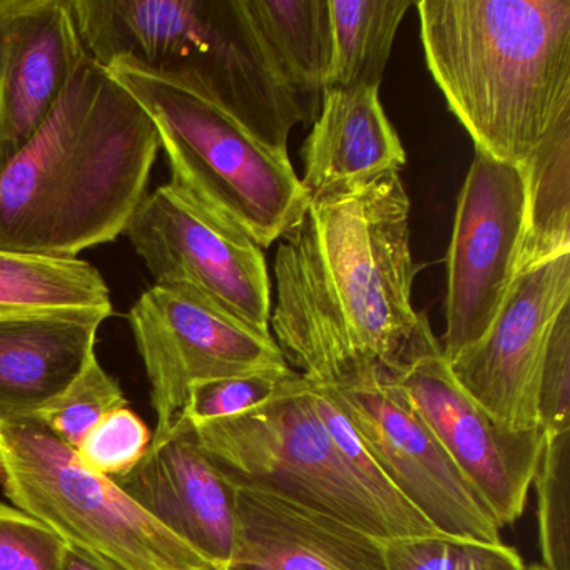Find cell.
<instances>
[{"label":"cell","mask_w":570,"mask_h":570,"mask_svg":"<svg viewBox=\"0 0 570 570\" xmlns=\"http://www.w3.org/2000/svg\"><path fill=\"white\" fill-rule=\"evenodd\" d=\"M159 149L142 106L86 55L0 171V249L71 259L115 242L148 196Z\"/></svg>","instance_id":"cell-1"},{"label":"cell","mask_w":570,"mask_h":570,"mask_svg":"<svg viewBox=\"0 0 570 570\" xmlns=\"http://www.w3.org/2000/svg\"><path fill=\"white\" fill-rule=\"evenodd\" d=\"M426 66L475 151L522 166L570 121V0H420Z\"/></svg>","instance_id":"cell-2"},{"label":"cell","mask_w":570,"mask_h":570,"mask_svg":"<svg viewBox=\"0 0 570 570\" xmlns=\"http://www.w3.org/2000/svg\"><path fill=\"white\" fill-rule=\"evenodd\" d=\"M410 203L396 173L309 202L286 246L362 358L399 376L439 345L413 308L422 272L410 246Z\"/></svg>","instance_id":"cell-3"},{"label":"cell","mask_w":570,"mask_h":570,"mask_svg":"<svg viewBox=\"0 0 570 570\" xmlns=\"http://www.w3.org/2000/svg\"><path fill=\"white\" fill-rule=\"evenodd\" d=\"M109 75L151 118L171 185L216 218L269 248L298 226L309 198L288 153L243 125L196 76L116 59Z\"/></svg>","instance_id":"cell-4"},{"label":"cell","mask_w":570,"mask_h":570,"mask_svg":"<svg viewBox=\"0 0 570 570\" xmlns=\"http://www.w3.org/2000/svg\"><path fill=\"white\" fill-rule=\"evenodd\" d=\"M193 430L235 489L273 493L382 542L443 535L386 480L366 475L336 446L316 412L312 382L295 370L262 405Z\"/></svg>","instance_id":"cell-5"},{"label":"cell","mask_w":570,"mask_h":570,"mask_svg":"<svg viewBox=\"0 0 570 570\" xmlns=\"http://www.w3.org/2000/svg\"><path fill=\"white\" fill-rule=\"evenodd\" d=\"M0 487L12 507L108 569L226 570L32 419L0 422Z\"/></svg>","instance_id":"cell-6"},{"label":"cell","mask_w":570,"mask_h":570,"mask_svg":"<svg viewBox=\"0 0 570 570\" xmlns=\"http://www.w3.org/2000/svg\"><path fill=\"white\" fill-rule=\"evenodd\" d=\"M325 386L390 485L439 532L502 542V527L390 373L370 365Z\"/></svg>","instance_id":"cell-7"},{"label":"cell","mask_w":570,"mask_h":570,"mask_svg":"<svg viewBox=\"0 0 570 570\" xmlns=\"http://www.w3.org/2000/svg\"><path fill=\"white\" fill-rule=\"evenodd\" d=\"M125 235L155 285L193 293L256 332L272 333L263 248L171 183L142 199Z\"/></svg>","instance_id":"cell-8"},{"label":"cell","mask_w":570,"mask_h":570,"mask_svg":"<svg viewBox=\"0 0 570 570\" xmlns=\"http://www.w3.org/2000/svg\"><path fill=\"white\" fill-rule=\"evenodd\" d=\"M523 225L522 166L475 151L446 252L445 333L439 340L446 362L475 345L499 315L517 273Z\"/></svg>","instance_id":"cell-9"},{"label":"cell","mask_w":570,"mask_h":570,"mask_svg":"<svg viewBox=\"0 0 570 570\" xmlns=\"http://www.w3.org/2000/svg\"><path fill=\"white\" fill-rule=\"evenodd\" d=\"M128 322L151 383L153 436L175 425L198 383L288 366L272 333L183 289L153 285L129 309Z\"/></svg>","instance_id":"cell-10"},{"label":"cell","mask_w":570,"mask_h":570,"mask_svg":"<svg viewBox=\"0 0 570 570\" xmlns=\"http://www.w3.org/2000/svg\"><path fill=\"white\" fill-rule=\"evenodd\" d=\"M393 379L499 525L519 520L539 465L542 432L509 429L493 419L456 382L440 343Z\"/></svg>","instance_id":"cell-11"},{"label":"cell","mask_w":570,"mask_h":570,"mask_svg":"<svg viewBox=\"0 0 570 570\" xmlns=\"http://www.w3.org/2000/svg\"><path fill=\"white\" fill-rule=\"evenodd\" d=\"M570 306V253L517 272L485 335L456 356V382L493 419L513 430H540V370L560 313Z\"/></svg>","instance_id":"cell-12"},{"label":"cell","mask_w":570,"mask_h":570,"mask_svg":"<svg viewBox=\"0 0 570 570\" xmlns=\"http://www.w3.org/2000/svg\"><path fill=\"white\" fill-rule=\"evenodd\" d=\"M116 483L156 522L229 570L238 547L236 489L209 462L188 420L179 416L153 436L141 462Z\"/></svg>","instance_id":"cell-13"},{"label":"cell","mask_w":570,"mask_h":570,"mask_svg":"<svg viewBox=\"0 0 570 570\" xmlns=\"http://www.w3.org/2000/svg\"><path fill=\"white\" fill-rule=\"evenodd\" d=\"M85 56L71 0H0V171L51 115Z\"/></svg>","instance_id":"cell-14"},{"label":"cell","mask_w":570,"mask_h":570,"mask_svg":"<svg viewBox=\"0 0 570 570\" xmlns=\"http://www.w3.org/2000/svg\"><path fill=\"white\" fill-rule=\"evenodd\" d=\"M236 519L229 570H389L382 540L273 493L236 489Z\"/></svg>","instance_id":"cell-15"},{"label":"cell","mask_w":570,"mask_h":570,"mask_svg":"<svg viewBox=\"0 0 570 570\" xmlns=\"http://www.w3.org/2000/svg\"><path fill=\"white\" fill-rule=\"evenodd\" d=\"M112 312L58 309L0 318V422L29 419L68 389L96 355Z\"/></svg>","instance_id":"cell-16"},{"label":"cell","mask_w":570,"mask_h":570,"mask_svg":"<svg viewBox=\"0 0 570 570\" xmlns=\"http://www.w3.org/2000/svg\"><path fill=\"white\" fill-rule=\"evenodd\" d=\"M380 88L325 89L322 111L302 148V185L312 199L400 175L405 149L390 122Z\"/></svg>","instance_id":"cell-17"},{"label":"cell","mask_w":570,"mask_h":570,"mask_svg":"<svg viewBox=\"0 0 570 570\" xmlns=\"http://www.w3.org/2000/svg\"><path fill=\"white\" fill-rule=\"evenodd\" d=\"M269 59L299 96L325 91L332 61L328 0H245Z\"/></svg>","instance_id":"cell-18"},{"label":"cell","mask_w":570,"mask_h":570,"mask_svg":"<svg viewBox=\"0 0 570 570\" xmlns=\"http://www.w3.org/2000/svg\"><path fill=\"white\" fill-rule=\"evenodd\" d=\"M58 309L112 312L98 268L79 258H45L0 249V318Z\"/></svg>","instance_id":"cell-19"},{"label":"cell","mask_w":570,"mask_h":570,"mask_svg":"<svg viewBox=\"0 0 570 570\" xmlns=\"http://www.w3.org/2000/svg\"><path fill=\"white\" fill-rule=\"evenodd\" d=\"M410 0H328L332 61L325 89L380 88Z\"/></svg>","instance_id":"cell-20"},{"label":"cell","mask_w":570,"mask_h":570,"mask_svg":"<svg viewBox=\"0 0 570 570\" xmlns=\"http://www.w3.org/2000/svg\"><path fill=\"white\" fill-rule=\"evenodd\" d=\"M525 225L517 272L570 253V121L522 165Z\"/></svg>","instance_id":"cell-21"},{"label":"cell","mask_w":570,"mask_h":570,"mask_svg":"<svg viewBox=\"0 0 570 570\" xmlns=\"http://www.w3.org/2000/svg\"><path fill=\"white\" fill-rule=\"evenodd\" d=\"M542 435V452L532 482L542 567L570 570V430Z\"/></svg>","instance_id":"cell-22"},{"label":"cell","mask_w":570,"mask_h":570,"mask_svg":"<svg viewBox=\"0 0 570 570\" xmlns=\"http://www.w3.org/2000/svg\"><path fill=\"white\" fill-rule=\"evenodd\" d=\"M126 406L129 402L118 380L102 368L95 355L68 389L29 419L76 450L92 426Z\"/></svg>","instance_id":"cell-23"},{"label":"cell","mask_w":570,"mask_h":570,"mask_svg":"<svg viewBox=\"0 0 570 570\" xmlns=\"http://www.w3.org/2000/svg\"><path fill=\"white\" fill-rule=\"evenodd\" d=\"M389 570H527L520 553L503 542L423 537L385 542Z\"/></svg>","instance_id":"cell-24"},{"label":"cell","mask_w":570,"mask_h":570,"mask_svg":"<svg viewBox=\"0 0 570 570\" xmlns=\"http://www.w3.org/2000/svg\"><path fill=\"white\" fill-rule=\"evenodd\" d=\"M151 442L145 420L126 406L92 426L75 452L88 469L116 482L141 462Z\"/></svg>","instance_id":"cell-25"},{"label":"cell","mask_w":570,"mask_h":570,"mask_svg":"<svg viewBox=\"0 0 570 570\" xmlns=\"http://www.w3.org/2000/svg\"><path fill=\"white\" fill-rule=\"evenodd\" d=\"M292 372L286 366L198 383L189 392L181 416L191 425H202L248 412L272 399Z\"/></svg>","instance_id":"cell-26"},{"label":"cell","mask_w":570,"mask_h":570,"mask_svg":"<svg viewBox=\"0 0 570 570\" xmlns=\"http://www.w3.org/2000/svg\"><path fill=\"white\" fill-rule=\"evenodd\" d=\"M65 549L52 530L0 500V570H59Z\"/></svg>","instance_id":"cell-27"},{"label":"cell","mask_w":570,"mask_h":570,"mask_svg":"<svg viewBox=\"0 0 570 570\" xmlns=\"http://www.w3.org/2000/svg\"><path fill=\"white\" fill-rule=\"evenodd\" d=\"M537 415L542 433L570 430V306L553 326L540 370Z\"/></svg>","instance_id":"cell-28"},{"label":"cell","mask_w":570,"mask_h":570,"mask_svg":"<svg viewBox=\"0 0 570 570\" xmlns=\"http://www.w3.org/2000/svg\"><path fill=\"white\" fill-rule=\"evenodd\" d=\"M59 570H111L108 567L99 563L98 560L91 559V557L85 556L79 550L71 549L66 546L65 552H62L61 566Z\"/></svg>","instance_id":"cell-29"},{"label":"cell","mask_w":570,"mask_h":570,"mask_svg":"<svg viewBox=\"0 0 570 570\" xmlns=\"http://www.w3.org/2000/svg\"><path fill=\"white\" fill-rule=\"evenodd\" d=\"M527 570H546V569H543L542 566H532V567H527Z\"/></svg>","instance_id":"cell-30"}]
</instances>
